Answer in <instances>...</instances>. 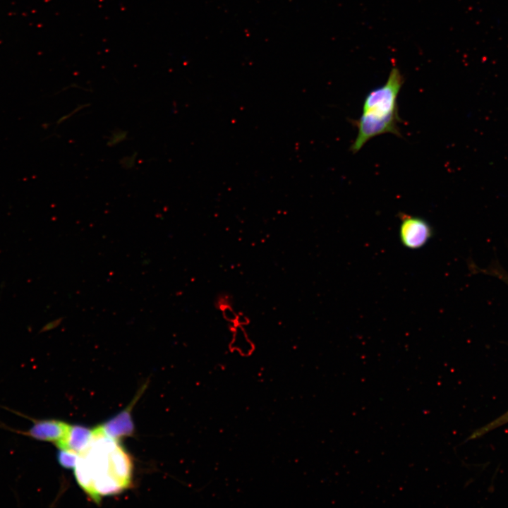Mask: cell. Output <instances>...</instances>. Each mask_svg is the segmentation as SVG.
I'll list each match as a JSON object with an SVG mask.
<instances>
[{
    "mask_svg": "<svg viewBox=\"0 0 508 508\" xmlns=\"http://www.w3.org/2000/svg\"><path fill=\"white\" fill-rule=\"evenodd\" d=\"M74 469L79 485L99 503L102 496L119 493L129 487L133 465L119 442L97 426L89 445L79 454Z\"/></svg>",
    "mask_w": 508,
    "mask_h": 508,
    "instance_id": "6da1fadb",
    "label": "cell"
},
{
    "mask_svg": "<svg viewBox=\"0 0 508 508\" xmlns=\"http://www.w3.org/2000/svg\"><path fill=\"white\" fill-rule=\"evenodd\" d=\"M404 83V77L397 67L391 69L387 81L370 91L362 106V113L353 124L358 129L350 147L357 153L370 139L385 133L401 136L397 98Z\"/></svg>",
    "mask_w": 508,
    "mask_h": 508,
    "instance_id": "7a4b0ae2",
    "label": "cell"
},
{
    "mask_svg": "<svg viewBox=\"0 0 508 508\" xmlns=\"http://www.w3.org/2000/svg\"><path fill=\"white\" fill-rule=\"evenodd\" d=\"M399 217L400 239L405 247L411 249L420 248L433 236V228L423 218L404 213L399 214Z\"/></svg>",
    "mask_w": 508,
    "mask_h": 508,
    "instance_id": "3957f363",
    "label": "cell"
},
{
    "mask_svg": "<svg viewBox=\"0 0 508 508\" xmlns=\"http://www.w3.org/2000/svg\"><path fill=\"white\" fill-rule=\"evenodd\" d=\"M145 385L137 393L130 404L117 415L98 425L100 430L109 437L119 442L121 439L133 435L135 425L132 419V409L145 389Z\"/></svg>",
    "mask_w": 508,
    "mask_h": 508,
    "instance_id": "277c9868",
    "label": "cell"
},
{
    "mask_svg": "<svg viewBox=\"0 0 508 508\" xmlns=\"http://www.w3.org/2000/svg\"><path fill=\"white\" fill-rule=\"evenodd\" d=\"M70 425L57 420H43L35 423L28 435L37 440L59 442L66 434Z\"/></svg>",
    "mask_w": 508,
    "mask_h": 508,
    "instance_id": "5b68a950",
    "label": "cell"
},
{
    "mask_svg": "<svg viewBox=\"0 0 508 508\" xmlns=\"http://www.w3.org/2000/svg\"><path fill=\"white\" fill-rule=\"evenodd\" d=\"M93 437V429L82 425H71L62 440L56 445L59 449H68L78 454L83 452Z\"/></svg>",
    "mask_w": 508,
    "mask_h": 508,
    "instance_id": "8992f818",
    "label": "cell"
},
{
    "mask_svg": "<svg viewBox=\"0 0 508 508\" xmlns=\"http://www.w3.org/2000/svg\"><path fill=\"white\" fill-rule=\"evenodd\" d=\"M79 454L68 450L60 449L57 454V460L59 464L65 468H75Z\"/></svg>",
    "mask_w": 508,
    "mask_h": 508,
    "instance_id": "52a82bcc",
    "label": "cell"
},
{
    "mask_svg": "<svg viewBox=\"0 0 508 508\" xmlns=\"http://www.w3.org/2000/svg\"><path fill=\"white\" fill-rule=\"evenodd\" d=\"M508 422V412L502 415L501 417L493 421L492 423L488 424L485 428L478 430L476 433H475L472 437H476L477 436H480L486 432L494 429L500 425H502L504 423H506Z\"/></svg>",
    "mask_w": 508,
    "mask_h": 508,
    "instance_id": "ba28073f",
    "label": "cell"
},
{
    "mask_svg": "<svg viewBox=\"0 0 508 508\" xmlns=\"http://www.w3.org/2000/svg\"><path fill=\"white\" fill-rule=\"evenodd\" d=\"M63 321V318H59L46 323L40 330L39 333L47 332L57 328Z\"/></svg>",
    "mask_w": 508,
    "mask_h": 508,
    "instance_id": "9c48e42d",
    "label": "cell"
}]
</instances>
